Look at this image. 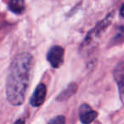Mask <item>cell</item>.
<instances>
[{
    "mask_svg": "<svg viewBox=\"0 0 124 124\" xmlns=\"http://www.w3.org/2000/svg\"><path fill=\"white\" fill-rule=\"evenodd\" d=\"M76 84H71L69 85V86L65 90H63L61 93L57 96V101H62L68 99L70 96L73 95L74 93H76Z\"/></svg>",
    "mask_w": 124,
    "mask_h": 124,
    "instance_id": "8",
    "label": "cell"
},
{
    "mask_svg": "<svg viewBox=\"0 0 124 124\" xmlns=\"http://www.w3.org/2000/svg\"><path fill=\"white\" fill-rule=\"evenodd\" d=\"M113 75L115 81L117 84L120 99L122 103L124 105V62H120L116 64Z\"/></svg>",
    "mask_w": 124,
    "mask_h": 124,
    "instance_id": "4",
    "label": "cell"
},
{
    "mask_svg": "<svg viewBox=\"0 0 124 124\" xmlns=\"http://www.w3.org/2000/svg\"><path fill=\"white\" fill-rule=\"evenodd\" d=\"M113 14H114L113 12L109 14L104 20H101L99 23H98L95 27L88 33V36H87L86 39L84 40V44L89 45L90 43L93 42V41H95L98 37L100 36V35L105 31L106 28L111 25V20H112L113 17H114Z\"/></svg>",
    "mask_w": 124,
    "mask_h": 124,
    "instance_id": "2",
    "label": "cell"
},
{
    "mask_svg": "<svg viewBox=\"0 0 124 124\" xmlns=\"http://www.w3.org/2000/svg\"><path fill=\"white\" fill-rule=\"evenodd\" d=\"M120 15H121L123 18H124V4L122 6L121 9H120Z\"/></svg>",
    "mask_w": 124,
    "mask_h": 124,
    "instance_id": "10",
    "label": "cell"
},
{
    "mask_svg": "<svg viewBox=\"0 0 124 124\" xmlns=\"http://www.w3.org/2000/svg\"><path fill=\"white\" fill-rule=\"evenodd\" d=\"M9 8L10 11L16 15H20L24 12L26 8L24 0H10L9 3Z\"/></svg>",
    "mask_w": 124,
    "mask_h": 124,
    "instance_id": "7",
    "label": "cell"
},
{
    "mask_svg": "<svg viewBox=\"0 0 124 124\" xmlns=\"http://www.w3.org/2000/svg\"><path fill=\"white\" fill-rule=\"evenodd\" d=\"M33 69V57L29 52L18 54L12 61L6 80V97L13 106L24 102Z\"/></svg>",
    "mask_w": 124,
    "mask_h": 124,
    "instance_id": "1",
    "label": "cell"
},
{
    "mask_svg": "<svg viewBox=\"0 0 124 124\" xmlns=\"http://www.w3.org/2000/svg\"><path fill=\"white\" fill-rule=\"evenodd\" d=\"M97 116V111H94L88 104H83L79 107V118L82 123L90 124Z\"/></svg>",
    "mask_w": 124,
    "mask_h": 124,
    "instance_id": "6",
    "label": "cell"
},
{
    "mask_svg": "<svg viewBox=\"0 0 124 124\" xmlns=\"http://www.w3.org/2000/svg\"><path fill=\"white\" fill-rule=\"evenodd\" d=\"M47 95V88L44 84H39L36 87L30 99V103L32 106L38 107L41 106L45 101Z\"/></svg>",
    "mask_w": 124,
    "mask_h": 124,
    "instance_id": "5",
    "label": "cell"
},
{
    "mask_svg": "<svg viewBox=\"0 0 124 124\" xmlns=\"http://www.w3.org/2000/svg\"><path fill=\"white\" fill-rule=\"evenodd\" d=\"M66 123V118L64 116H57L52 118L48 124H65Z\"/></svg>",
    "mask_w": 124,
    "mask_h": 124,
    "instance_id": "9",
    "label": "cell"
},
{
    "mask_svg": "<svg viewBox=\"0 0 124 124\" xmlns=\"http://www.w3.org/2000/svg\"><path fill=\"white\" fill-rule=\"evenodd\" d=\"M64 48L60 46H55L51 47L47 54V59L55 69H59L61 67L64 62Z\"/></svg>",
    "mask_w": 124,
    "mask_h": 124,
    "instance_id": "3",
    "label": "cell"
},
{
    "mask_svg": "<svg viewBox=\"0 0 124 124\" xmlns=\"http://www.w3.org/2000/svg\"><path fill=\"white\" fill-rule=\"evenodd\" d=\"M14 124H25V121L23 119H18Z\"/></svg>",
    "mask_w": 124,
    "mask_h": 124,
    "instance_id": "11",
    "label": "cell"
}]
</instances>
